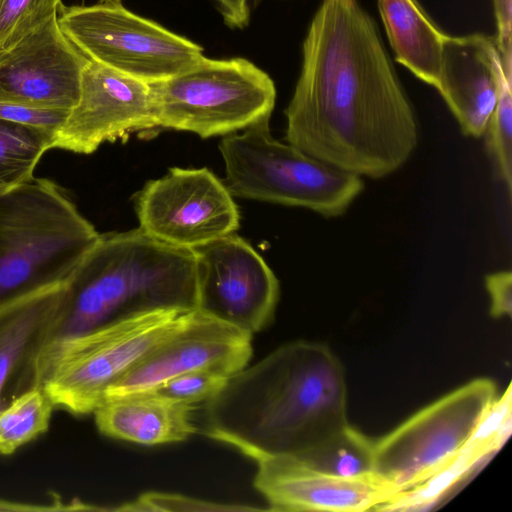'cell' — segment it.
I'll return each instance as SVG.
<instances>
[{
    "instance_id": "obj_22",
    "label": "cell",
    "mask_w": 512,
    "mask_h": 512,
    "mask_svg": "<svg viewBox=\"0 0 512 512\" xmlns=\"http://www.w3.org/2000/svg\"><path fill=\"white\" fill-rule=\"evenodd\" d=\"M54 405L42 386L26 390L0 410V454L11 455L45 433Z\"/></svg>"
},
{
    "instance_id": "obj_26",
    "label": "cell",
    "mask_w": 512,
    "mask_h": 512,
    "mask_svg": "<svg viewBox=\"0 0 512 512\" xmlns=\"http://www.w3.org/2000/svg\"><path fill=\"white\" fill-rule=\"evenodd\" d=\"M68 113L69 110L36 108L0 98V119L39 128L54 137Z\"/></svg>"
},
{
    "instance_id": "obj_13",
    "label": "cell",
    "mask_w": 512,
    "mask_h": 512,
    "mask_svg": "<svg viewBox=\"0 0 512 512\" xmlns=\"http://www.w3.org/2000/svg\"><path fill=\"white\" fill-rule=\"evenodd\" d=\"M253 335L201 314L152 349L106 391L105 400L149 393L178 375L212 370L228 377L246 367Z\"/></svg>"
},
{
    "instance_id": "obj_30",
    "label": "cell",
    "mask_w": 512,
    "mask_h": 512,
    "mask_svg": "<svg viewBox=\"0 0 512 512\" xmlns=\"http://www.w3.org/2000/svg\"><path fill=\"white\" fill-rule=\"evenodd\" d=\"M87 509V504L80 500L64 502L60 499L46 504L23 503L0 498V511H82Z\"/></svg>"
},
{
    "instance_id": "obj_16",
    "label": "cell",
    "mask_w": 512,
    "mask_h": 512,
    "mask_svg": "<svg viewBox=\"0 0 512 512\" xmlns=\"http://www.w3.org/2000/svg\"><path fill=\"white\" fill-rule=\"evenodd\" d=\"M253 486L272 511L360 512L383 509L396 495L377 475L343 478L287 456L255 461Z\"/></svg>"
},
{
    "instance_id": "obj_31",
    "label": "cell",
    "mask_w": 512,
    "mask_h": 512,
    "mask_svg": "<svg viewBox=\"0 0 512 512\" xmlns=\"http://www.w3.org/2000/svg\"><path fill=\"white\" fill-rule=\"evenodd\" d=\"M225 23L233 28H243L249 23L248 0H215Z\"/></svg>"
},
{
    "instance_id": "obj_4",
    "label": "cell",
    "mask_w": 512,
    "mask_h": 512,
    "mask_svg": "<svg viewBox=\"0 0 512 512\" xmlns=\"http://www.w3.org/2000/svg\"><path fill=\"white\" fill-rule=\"evenodd\" d=\"M100 236L48 179L1 192L0 302L68 281Z\"/></svg>"
},
{
    "instance_id": "obj_19",
    "label": "cell",
    "mask_w": 512,
    "mask_h": 512,
    "mask_svg": "<svg viewBox=\"0 0 512 512\" xmlns=\"http://www.w3.org/2000/svg\"><path fill=\"white\" fill-rule=\"evenodd\" d=\"M377 4L396 61L437 88L446 34L417 0H377Z\"/></svg>"
},
{
    "instance_id": "obj_2",
    "label": "cell",
    "mask_w": 512,
    "mask_h": 512,
    "mask_svg": "<svg viewBox=\"0 0 512 512\" xmlns=\"http://www.w3.org/2000/svg\"><path fill=\"white\" fill-rule=\"evenodd\" d=\"M347 383L325 344H284L228 378L204 404L203 434L254 461L300 458L348 426Z\"/></svg>"
},
{
    "instance_id": "obj_17",
    "label": "cell",
    "mask_w": 512,
    "mask_h": 512,
    "mask_svg": "<svg viewBox=\"0 0 512 512\" xmlns=\"http://www.w3.org/2000/svg\"><path fill=\"white\" fill-rule=\"evenodd\" d=\"M502 72L494 38L482 34L445 36L436 89L464 135L479 138L486 134Z\"/></svg>"
},
{
    "instance_id": "obj_1",
    "label": "cell",
    "mask_w": 512,
    "mask_h": 512,
    "mask_svg": "<svg viewBox=\"0 0 512 512\" xmlns=\"http://www.w3.org/2000/svg\"><path fill=\"white\" fill-rule=\"evenodd\" d=\"M302 52L286 142L360 177L402 167L418 125L373 18L357 0H323Z\"/></svg>"
},
{
    "instance_id": "obj_12",
    "label": "cell",
    "mask_w": 512,
    "mask_h": 512,
    "mask_svg": "<svg viewBox=\"0 0 512 512\" xmlns=\"http://www.w3.org/2000/svg\"><path fill=\"white\" fill-rule=\"evenodd\" d=\"M157 127L150 83L89 60L77 103L54 139V148L90 154L105 142Z\"/></svg>"
},
{
    "instance_id": "obj_24",
    "label": "cell",
    "mask_w": 512,
    "mask_h": 512,
    "mask_svg": "<svg viewBox=\"0 0 512 512\" xmlns=\"http://www.w3.org/2000/svg\"><path fill=\"white\" fill-rule=\"evenodd\" d=\"M486 134L509 195L512 188V92L511 79L504 71L499 81L498 99Z\"/></svg>"
},
{
    "instance_id": "obj_8",
    "label": "cell",
    "mask_w": 512,
    "mask_h": 512,
    "mask_svg": "<svg viewBox=\"0 0 512 512\" xmlns=\"http://www.w3.org/2000/svg\"><path fill=\"white\" fill-rule=\"evenodd\" d=\"M488 378L474 379L374 440V474L398 494L450 466L497 399Z\"/></svg>"
},
{
    "instance_id": "obj_27",
    "label": "cell",
    "mask_w": 512,
    "mask_h": 512,
    "mask_svg": "<svg viewBox=\"0 0 512 512\" xmlns=\"http://www.w3.org/2000/svg\"><path fill=\"white\" fill-rule=\"evenodd\" d=\"M251 510L254 509L252 507H228V506H220L213 503H208L205 501H200L198 499H192L185 496L180 495H168V494H160V493H147L145 495H141L134 501L130 503H125L119 507H115L114 510H125V511H156V510Z\"/></svg>"
},
{
    "instance_id": "obj_3",
    "label": "cell",
    "mask_w": 512,
    "mask_h": 512,
    "mask_svg": "<svg viewBox=\"0 0 512 512\" xmlns=\"http://www.w3.org/2000/svg\"><path fill=\"white\" fill-rule=\"evenodd\" d=\"M68 286L69 307L58 337L150 311L195 309V256L140 228L101 235Z\"/></svg>"
},
{
    "instance_id": "obj_7",
    "label": "cell",
    "mask_w": 512,
    "mask_h": 512,
    "mask_svg": "<svg viewBox=\"0 0 512 512\" xmlns=\"http://www.w3.org/2000/svg\"><path fill=\"white\" fill-rule=\"evenodd\" d=\"M150 86L157 127L202 138L229 135L269 120L276 100L270 76L244 58L204 57Z\"/></svg>"
},
{
    "instance_id": "obj_32",
    "label": "cell",
    "mask_w": 512,
    "mask_h": 512,
    "mask_svg": "<svg viewBox=\"0 0 512 512\" xmlns=\"http://www.w3.org/2000/svg\"><path fill=\"white\" fill-rule=\"evenodd\" d=\"M101 2H119L120 0H100Z\"/></svg>"
},
{
    "instance_id": "obj_21",
    "label": "cell",
    "mask_w": 512,
    "mask_h": 512,
    "mask_svg": "<svg viewBox=\"0 0 512 512\" xmlns=\"http://www.w3.org/2000/svg\"><path fill=\"white\" fill-rule=\"evenodd\" d=\"M296 459L332 476H371L374 475V440L349 424L320 446Z\"/></svg>"
},
{
    "instance_id": "obj_29",
    "label": "cell",
    "mask_w": 512,
    "mask_h": 512,
    "mask_svg": "<svg viewBox=\"0 0 512 512\" xmlns=\"http://www.w3.org/2000/svg\"><path fill=\"white\" fill-rule=\"evenodd\" d=\"M511 1L512 0H493L497 24V36L494 39L501 57L503 71L510 79L512 78Z\"/></svg>"
},
{
    "instance_id": "obj_14",
    "label": "cell",
    "mask_w": 512,
    "mask_h": 512,
    "mask_svg": "<svg viewBox=\"0 0 512 512\" xmlns=\"http://www.w3.org/2000/svg\"><path fill=\"white\" fill-rule=\"evenodd\" d=\"M57 16L0 52V98L44 109L75 106L89 59L63 33Z\"/></svg>"
},
{
    "instance_id": "obj_25",
    "label": "cell",
    "mask_w": 512,
    "mask_h": 512,
    "mask_svg": "<svg viewBox=\"0 0 512 512\" xmlns=\"http://www.w3.org/2000/svg\"><path fill=\"white\" fill-rule=\"evenodd\" d=\"M228 378L212 370H194L171 378L149 393L198 408L212 399Z\"/></svg>"
},
{
    "instance_id": "obj_28",
    "label": "cell",
    "mask_w": 512,
    "mask_h": 512,
    "mask_svg": "<svg viewBox=\"0 0 512 512\" xmlns=\"http://www.w3.org/2000/svg\"><path fill=\"white\" fill-rule=\"evenodd\" d=\"M485 286L490 296V315L494 318L510 317L512 312L511 271H498L485 277Z\"/></svg>"
},
{
    "instance_id": "obj_6",
    "label": "cell",
    "mask_w": 512,
    "mask_h": 512,
    "mask_svg": "<svg viewBox=\"0 0 512 512\" xmlns=\"http://www.w3.org/2000/svg\"><path fill=\"white\" fill-rule=\"evenodd\" d=\"M219 149L232 196L303 207L331 218L344 214L364 190L362 177L276 140L269 120L226 135Z\"/></svg>"
},
{
    "instance_id": "obj_18",
    "label": "cell",
    "mask_w": 512,
    "mask_h": 512,
    "mask_svg": "<svg viewBox=\"0 0 512 512\" xmlns=\"http://www.w3.org/2000/svg\"><path fill=\"white\" fill-rule=\"evenodd\" d=\"M194 406L152 393L104 401L95 411L98 431L110 438L153 446L182 442L200 431L192 421Z\"/></svg>"
},
{
    "instance_id": "obj_20",
    "label": "cell",
    "mask_w": 512,
    "mask_h": 512,
    "mask_svg": "<svg viewBox=\"0 0 512 512\" xmlns=\"http://www.w3.org/2000/svg\"><path fill=\"white\" fill-rule=\"evenodd\" d=\"M54 135L39 128L0 119V193L30 180Z\"/></svg>"
},
{
    "instance_id": "obj_23",
    "label": "cell",
    "mask_w": 512,
    "mask_h": 512,
    "mask_svg": "<svg viewBox=\"0 0 512 512\" xmlns=\"http://www.w3.org/2000/svg\"><path fill=\"white\" fill-rule=\"evenodd\" d=\"M62 6L61 0H0V52L57 16Z\"/></svg>"
},
{
    "instance_id": "obj_9",
    "label": "cell",
    "mask_w": 512,
    "mask_h": 512,
    "mask_svg": "<svg viewBox=\"0 0 512 512\" xmlns=\"http://www.w3.org/2000/svg\"><path fill=\"white\" fill-rule=\"evenodd\" d=\"M57 18L89 60L147 83L170 78L205 57L200 45L119 2L62 6Z\"/></svg>"
},
{
    "instance_id": "obj_15",
    "label": "cell",
    "mask_w": 512,
    "mask_h": 512,
    "mask_svg": "<svg viewBox=\"0 0 512 512\" xmlns=\"http://www.w3.org/2000/svg\"><path fill=\"white\" fill-rule=\"evenodd\" d=\"M69 299L66 281L0 302V410L41 386L44 355L60 334Z\"/></svg>"
},
{
    "instance_id": "obj_10",
    "label": "cell",
    "mask_w": 512,
    "mask_h": 512,
    "mask_svg": "<svg viewBox=\"0 0 512 512\" xmlns=\"http://www.w3.org/2000/svg\"><path fill=\"white\" fill-rule=\"evenodd\" d=\"M191 250L198 312L251 335L272 322L279 282L248 242L232 233Z\"/></svg>"
},
{
    "instance_id": "obj_11",
    "label": "cell",
    "mask_w": 512,
    "mask_h": 512,
    "mask_svg": "<svg viewBox=\"0 0 512 512\" xmlns=\"http://www.w3.org/2000/svg\"><path fill=\"white\" fill-rule=\"evenodd\" d=\"M140 229L167 244L193 249L234 233L239 211L223 181L207 168H172L136 198Z\"/></svg>"
},
{
    "instance_id": "obj_5",
    "label": "cell",
    "mask_w": 512,
    "mask_h": 512,
    "mask_svg": "<svg viewBox=\"0 0 512 512\" xmlns=\"http://www.w3.org/2000/svg\"><path fill=\"white\" fill-rule=\"evenodd\" d=\"M195 314L160 309L57 337L44 355L41 386L55 408L75 416L94 413L112 384Z\"/></svg>"
}]
</instances>
